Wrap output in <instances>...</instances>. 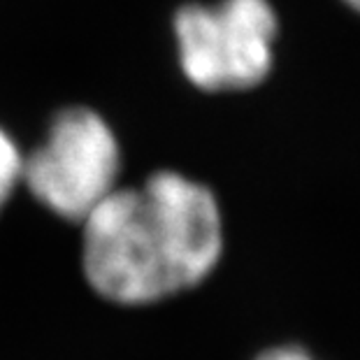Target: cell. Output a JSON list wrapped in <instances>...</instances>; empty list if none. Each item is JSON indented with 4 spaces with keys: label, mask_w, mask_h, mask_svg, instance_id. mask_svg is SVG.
Instances as JSON below:
<instances>
[{
    "label": "cell",
    "mask_w": 360,
    "mask_h": 360,
    "mask_svg": "<svg viewBox=\"0 0 360 360\" xmlns=\"http://www.w3.org/2000/svg\"><path fill=\"white\" fill-rule=\"evenodd\" d=\"M221 256V214L202 184L158 172L114 188L84 219V272L96 293L147 304L193 288Z\"/></svg>",
    "instance_id": "6da1fadb"
},
{
    "label": "cell",
    "mask_w": 360,
    "mask_h": 360,
    "mask_svg": "<svg viewBox=\"0 0 360 360\" xmlns=\"http://www.w3.org/2000/svg\"><path fill=\"white\" fill-rule=\"evenodd\" d=\"M119 147L96 112H60L42 149L24 160L21 177L42 205L68 221H84L114 191Z\"/></svg>",
    "instance_id": "3957f363"
},
{
    "label": "cell",
    "mask_w": 360,
    "mask_h": 360,
    "mask_svg": "<svg viewBox=\"0 0 360 360\" xmlns=\"http://www.w3.org/2000/svg\"><path fill=\"white\" fill-rule=\"evenodd\" d=\"M258 360H314V358L300 347H279L265 351Z\"/></svg>",
    "instance_id": "5b68a950"
},
{
    "label": "cell",
    "mask_w": 360,
    "mask_h": 360,
    "mask_svg": "<svg viewBox=\"0 0 360 360\" xmlns=\"http://www.w3.org/2000/svg\"><path fill=\"white\" fill-rule=\"evenodd\" d=\"M344 3H347L349 7H354L356 12H360V0H344Z\"/></svg>",
    "instance_id": "8992f818"
},
{
    "label": "cell",
    "mask_w": 360,
    "mask_h": 360,
    "mask_svg": "<svg viewBox=\"0 0 360 360\" xmlns=\"http://www.w3.org/2000/svg\"><path fill=\"white\" fill-rule=\"evenodd\" d=\"M174 33L184 72L205 91L254 89L272 70L277 14L267 0L181 7Z\"/></svg>",
    "instance_id": "7a4b0ae2"
},
{
    "label": "cell",
    "mask_w": 360,
    "mask_h": 360,
    "mask_svg": "<svg viewBox=\"0 0 360 360\" xmlns=\"http://www.w3.org/2000/svg\"><path fill=\"white\" fill-rule=\"evenodd\" d=\"M21 167H24V160H21L17 144L0 128V207L7 200L14 184L21 179Z\"/></svg>",
    "instance_id": "277c9868"
}]
</instances>
